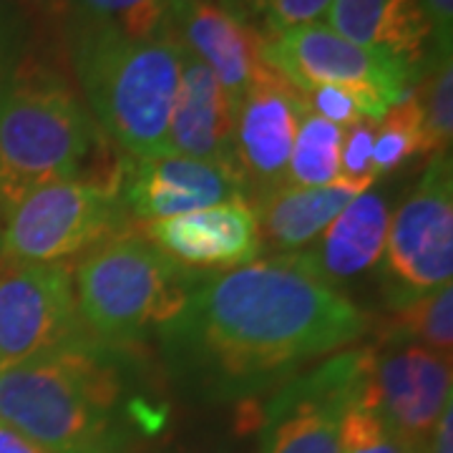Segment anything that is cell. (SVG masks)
<instances>
[{
  "mask_svg": "<svg viewBox=\"0 0 453 453\" xmlns=\"http://www.w3.org/2000/svg\"><path fill=\"white\" fill-rule=\"evenodd\" d=\"M413 94L421 104L423 154L451 151L453 136V65L451 53H434Z\"/></svg>",
  "mask_w": 453,
  "mask_h": 453,
  "instance_id": "603a6c76",
  "label": "cell"
},
{
  "mask_svg": "<svg viewBox=\"0 0 453 453\" xmlns=\"http://www.w3.org/2000/svg\"><path fill=\"white\" fill-rule=\"evenodd\" d=\"M365 327L368 318L295 252L196 285L157 333L179 383L214 398H247L338 353Z\"/></svg>",
  "mask_w": 453,
  "mask_h": 453,
  "instance_id": "6da1fadb",
  "label": "cell"
},
{
  "mask_svg": "<svg viewBox=\"0 0 453 453\" xmlns=\"http://www.w3.org/2000/svg\"><path fill=\"white\" fill-rule=\"evenodd\" d=\"M199 277L142 234L121 232L86 252L73 290L88 335L129 348L177 315Z\"/></svg>",
  "mask_w": 453,
  "mask_h": 453,
  "instance_id": "5b68a950",
  "label": "cell"
},
{
  "mask_svg": "<svg viewBox=\"0 0 453 453\" xmlns=\"http://www.w3.org/2000/svg\"><path fill=\"white\" fill-rule=\"evenodd\" d=\"M327 28L363 49L393 53L421 71L434 56L423 0H333Z\"/></svg>",
  "mask_w": 453,
  "mask_h": 453,
  "instance_id": "e0dca14e",
  "label": "cell"
},
{
  "mask_svg": "<svg viewBox=\"0 0 453 453\" xmlns=\"http://www.w3.org/2000/svg\"><path fill=\"white\" fill-rule=\"evenodd\" d=\"M368 371L371 345L338 353L282 386L267 405L262 453H340L342 416L363 403Z\"/></svg>",
  "mask_w": 453,
  "mask_h": 453,
  "instance_id": "9c48e42d",
  "label": "cell"
},
{
  "mask_svg": "<svg viewBox=\"0 0 453 453\" xmlns=\"http://www.w3.org/2000/svg\"><path fill=\"white\" fill-rule=\"evenodd\" d=\"M386 265L398 297L451 285L453 277V164L451 151L434 154L418 187L390 217Z\"/></svg>",
  "mask_w": 453,
  "mask_h": 453,
  "instance_id": "8fae6325",
  "label": "cell"
},
{
  "mask_svg": "<svg viewBox=\"0 0 453 453\" xmlns=\"http://www.w3.org/2000/svg\"><path fill=\"white\" fill-rule=\"evenodd\" d=\"M172 33L184 49L210 68L234 106L262 65V38L217 0H174Z\"/></svg>",
  "mask_w": 453,
  "mask_h": 453,
  "instance_id": "9a60e30c",
  "label": "cell"
},
{
  "mask_svg": "<svg viewBox=\"0 0 453 453\" xmlns=\"http://www.w3.org/2000/svg\"><path fill=\"white\" fill-rule=\"evenodd\" d=\"M423 453H453V401L443 408L441 418L423 446Z\"/></svg>",
  "mask_w": 453,
  "mask_h": 453,
  "instance_id": "4dcf8cb0",
  "label": "cell"
},
{
  "mask_svg": "<svg viewBox=\"0 0 453 453\" xmlns=\"http://www.w3.org/2000/svg\"><path fill=\"white\" fill-rule=\"evenodd\" d=\"M234 113L237 106L217 76L184 49L177 101L169 121V154L237 166Z\"/></svg>",
  "mask_w": 453,
  "mask_h": 453,
  "instance_id": "2e32d148",
  "label": "cell"
},
{
  "mask_svg": "<svg viewBox=\"0 0 453 453\" xmlns=\"http://www.w3.org/2000/svg\"><path fill=\"white\" fill-rule=\"evenodd\" d=\"M3 219L0 262L8 265H61L129 232L121 192L83 179L35 189Z\"/></svg>",
  "mask_w": 453,
  "mask_h": 453,
  "instance_id": "8992f818",
  "label": "cell"
},
{
  "mask_svg": "<svg viewBox=\"0 0 453 453\" xmlns=\"http://www.w3.org/2000/svg\"><path fill=\"white\" fill-rule=\"evenodd\" d=\"M423 154V116L421 104L411 91L395 106L378 119L372 142V172L375 177L398 169L405 159Z\"/></svg>",
  "mask_w": 453,
  "mask_h": 453,
  "instance_id": "cb8c5ba5",
  "label": "cell"
},
{
  "mask_svg": "<svg viewBox=\"0 0 453 453\" xmlns=\"http://www.w3.org/2000/svg\"><path fill=\"white\" fill-rule=\"evenodd\" d=\"M0 453H50L35 441L23 436L13 426L0 421Z\"/></svg>",
  "mask_w": 453,
  "mask_h": 453,
  "instance_id": "1f68e13d",
  "label": "cell"
},
{
  "mask_svg": "<svg viewBox=\"0 0 453 453\" xmlns=\"http://www.w3.org/2000/svg\"><path fill=\"white\" fill-rule=\"evenodd\" d=\"M144 237L187 270H237L262 250L257 214L247 199L146 222Z\"/></svg>",
  "mask_w": 453,
  "mask_h": 453,
  "instance_id": "5bb4252c",
  "label": "cell"
},
{
  "mask_svg": "<svg viewBox=\"0 0 453 453\" xmlns=\"http://www.w3.org/2000/svg\"><path fill=\"white\" fill-rule=\"evenodd\" d=\"M451 403V357L405 342L371 345L365 408L375 411L411 453H423L443 408Z\"/></svg>",
  "mask_w": 453,
  "mask_h": 453,
  "instance_id": "30bf717a",
  "label": "cell"
},
{
  "mask_svg": "<svg viewBox=\"0 0 453 453\" xmlns=\"http://www.w3.org/2000/svg\"><path fill=\"white\" fill-rule=\"evenodd\" d=\"M73 273L61 265L0 262V368L88 340Z\"/></svg>",
  "mask_w": 453,
  "mask_h": 453,
  "instance_id": "ba28073f",
  "label": "cell"
},
{
  "mask_svg": "<svg viewBox=\"0 0 453 453\" xmlns=\"http://www.w3.org/2000/svg\"><path fill=\"white\" fill-rule=\"evenodd\" d=\"M226 13L242 20L259 38L312 26L327 16L333 0H217Z\"/></svg>",
  "mask_w": 453,
  "mask_h": 453,
  "instance_id": "d4e9b609",
  "label": "cell"
},
{
  "mask_svg": "<svg viewBox=\"0 0 453 453\" xmlns=\"http://www.w3.org/2000/svg\"><path fill=\"white\" fill-rule=\"evenodd\" d=\"M303 109V94L262 61L234 113V162L250 204L288 184Z\"/></svg>",
  "mask_w": 453,
  "mask_h": 453,
  "instance_id": "7c38bea8",
  "label": "cell"
},
{
  "mask_svg": "<svg viewBox=\"0 0 453 453\" xmlns=\"http://www.w3.org/2000/svg\"><path fill=\"white\" fill-rule=\"evenodd\" d=\"M68 64L96 129L134 159L169 154L184 49L169 35L131 38L106 26H64Z\"/></svg>",
  "mask_w": 453,
  "mask_h": 453,
  "instance_id": "3957f363",
  "label": "cell"
},
{
  "mask_svg": "<svg viewBox=\"0 0 453 453\" xmlns=\"http://www.w3.org/2000/svg\"><path fill=\"white\" fill-rule=\"evenodd\" d=\"M423 11L431 26L434 50L451 53L453 46V0H423Z\"/></svg>",
  "mask_w": 453,
  "mask_h": 453,
  "instance_id": "f546056e",
  "label": "cell"
},
{
  "mask_svg": "<svg viewBox=\"0 0 453 453\" xmlns=\"http://www.w3.org/2000/svg\"><path fill=\"white\" fill-rule=\"evenodd\" d=\"M18 3H20L26 11H28V8H46V5H49V0H18Z\"/></svg>",
  "mask_w": 453,
  "mask_h": 453,
  "instance_id": "d6a6232c",
  "label": "cell"
},
{
  "mask_svg": "<svg viewBox=\"0 0 453 453\" xmlns=\"http://www.w3.org/2000/svg\"><path fill=\"white\" fill-rule=\"evenodd\" d=\"M340 453H411L380 416L365 405H350L342 416Z\"/></svg>",
  "mask_w": 453,
  "mask_h": 453,
  "instance_id": "484cf974",
  "label": "cell"
},
{
  "mask_svg": "<svg viewBox=\"0 0 453 453\" xmlns=\"http://www.w3.org/2000/svg\"><path fill=\"white\" fill-rule=\"evenodd\" d=\"M308 109L312 113H318L320 119L335 124L340 129H348L357 124L360 119H368L363 111V104L360 98L348 91V88H340V86H318V88H310L303 94Z\"/></svg>",
  "mask_w": 453,
  "mask_h": 453,
  "instance_id": "f1b7e54d",
  "label": "cell"
},
{
  "mask_svg": "<svg viewBox=\"0 0 453 453\" xmlns=\"http://www.w3.org/2000/svg\"><path fill=\"white\" fill-rule=\"evenodd\" d=\"M28 49V16L18 0H0V88Z\"/></svg>",
  "mask_w": 453,
  "mask_h": 453,
  "instance_id": "83f0119b",
  "label": "cell"
},
{
  "mask_svg": "<svg viewBox=\"0 0 453 453\" xmlns=\"http://www.w3.org/2000/svg\"><path fill=\"white\" fill-rule=\"evenodd\" d=\"M390 214L386 199L375 189H365L327 225L312 252H297L310 270L335 288V282L350 280L386 252Z\"/></svg>",
  "mask_w": 453,
  "mask_h": 453,
  "instance_id": "d6986e66",
  "label": "cell"
},
{
  "mask_svg": "<svg viewBox=\"0 0 453 453\" xmlns=\"http://www.w3.org/2000/svg\"><path fill=\"white\" fill-rule=\"evenodd\" d=\"M98 134L61 65L26 49L0 88V214L41 187L79 177Z\"/></svg>",
  "mask_w": 453,
  "mask_h": 453,
  "instance_id": "277c9868",
  "label": "cell"
},
{
  "mask_svg": "<svg viewBox=\"0 0 453 453\" xmlns=\"http://www.w3.org/2000/svg\"><path fill=\"white\" fill-rule=\"evenodd\" d=\"M368 184L335 179L325 187H295L285 184L257 199L252 210L257 214L262 247L275 252H300L323 234L327 225L345 210Z\"/></svg>",
  "mask_w": 453,
  "mask_h": 453,
  "instance_id": "ac0fdd59",
  "label": "cell"
},
{
  "mask_svg": "<svg viewBox=\"0 0 453 453\" xmlns=\"http://www.w3.org/2000/svg\"><path fill=\"white\" fill-rule=\"evenodd\" d=\"M121 199L142 222L207 210L229 199H247L244 179L234 164L204 162L181 154L134 159L124 172Z\"/></svg>",
  "mask_w": 453,
  "mask_h": 453,
  "instance_id": "4fadbf2b",
  "label": "cell"
},
{
  "mask_svg": "<svg viewBox=\"0 0 453 453\" xmlns=\"http://www.w3.org/2000/svg\"><path fill=\"white\" fill-rule=\"evenodd\" d=\"M380 340L418 342L441 356L453 350V288L408 295L393 303V312L380 327Z\"/></svg>",
  "mask_w": 453,
  "mask_h": 453,
  "instance_id": "44dd1931",
  "label": "cell"
},
{
  "mask_svg": "<svg viewBox=\"0 0 453 453\" xmlns=\"http://www.w3.org/2000/svg\"><path fill=\"white\" fill-rule=\"evenodd\" d=\"M262 61L300 94L318 86L353 91L368 119H383L421 79V68L386 50L363 49L323 23L262 38Z\"/></svg>",
  "mask_w": 453,
  "mask_h": 453,
  "instance_id": "52a82bcc",
  "label": "cell"
},
{
  "mask_svg": "<svg viewBox=\"0 0 453 453\" xmlns=\"http://www.w3.org/2000/svg\"><path fill=\"white\" fill-rule=\"evenodd\" d=\"M345 129L320 119L305 104L297 121L292 144L288 184L295 187H325L340 179V146Z\"/></svg>",
  "mask_w": 453,
  "mask_h": 453,
  "instance_id": "7402d4cb",
  "label": "cell"
},
{
  "mask_svg": "<svg viewBox=\"0 0 453 453\" xmlns=\"http://www.w3.org/2000/svg\"><path fill=\"white\" fill-rule=\"evenodd\" d=\"M375 119H360L357 124L345 129L342 146H340V179L368 184L372 187L375 172H372V142H375Z\"/></svg>",
  "mask_w": 453,
  "mask_h": 453,
  "instance_id": "4316f807",
  "label": "cell"
},
{
  "mask_svg": "<svg viewBox=\"0 0 453 453\" xmlns=\"http://www.w3.org/2000/svg\"><path fill=\"white\" fill-rule=\"evenodd\" d=\"M124 348L88 338L0 368V421L50 453H124Z\"/></svg>",
  "mask_w": 453,
  "mask_h": 453,
  "instance_id": "7a4b0ae2",
  "label": "cell"
},
{
  "mask_svg": "<svg viewBox=\"0 0 453 453\" xmlns=\"http://www.w3.org/2000/svg\"><path fill=\"white\" fill-rule=\"evenodd\" d=\"M64 26H106L131 38L172 33L174 0H49Z\"/></svg>",
  "mask_w": 453,
  "mask_h": 453,
  "instance_id": "ffe728a7",
  "label": "cell"
}]
</instances>
